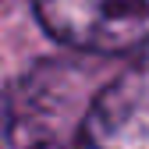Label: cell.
Returning <instances> with one entry per match:
<instances>
[{"instance_id": "obj_1", "label": "cell", "mask_w": 149, "mask_h": 149, "mask_svg": "<svg viewBox=\"0 0 149 149\" xmlns=\"http://www.w3.org/2000/svg\"><path fill=\"white\" fill-rule=\"evenodd\" d=\"M82 71L64 61L32 68L14 85L7 103V146L11 149H74L78 139Z\"/></svg>"}, {"instance_id": "obj_2", "label": "cell", "mask_w": 149, "mask_h": 149, "mask_svg": "<svg viewBox=\"0 0 149 149\" xmlns=\"http://www.w3.org/2000/svg\"><path fill=\"white\" fill-rule=\"evenodd\" d=\"M43 29L68 46L121 53L149 43V0H32Z\"/></svg>"}, {"instance_id": "obj_3", "label": "cell", "mask_w": 149, "mask_h": 149, "mask_svg": "<svg viewBox=\"0 0 149 149\" xmlns=\"http://www.w3.org/2000/svg\"><path fill=\"white\" fill-rule=\"evenodd\" d=\"M74 149H149V61L96 92L85 107Z\"/></svg>"}]
</instances>
